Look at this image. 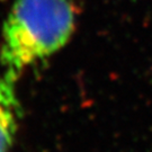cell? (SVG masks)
Returning <instances> with one entry per match:
<instances>
[{
  "instance_id": "cell-1",
  "label": "cell",
  "mask_w": 152,
  "mask_h": 152,
  "mask_svg": "<svg viewBox=\"0 0 152 152\" xmlns=\"http://www.w3.org/2000/svg\"><path fill=\"white\" fill-rule=\"evenodd\" d=\"M76 14L70 0H15L2 29L0 63L16 81L23 71L70 39Z\"/></svg>"
},
{
  "instance_id": "cell-2",
  "label": "cell",
  "mask_w": 152,
  "mask_h": 152,
  "mask_svg": "<svg viewBox=\"0 0 152 152\" xmlns=\"http://www.w3.org/2000/svg\"><path fill=\"white\" fill-rule=\"evenodd\" d=\"M20 118V105L15 80L0 77V152H8L14 142Z\"/></svg>"
}]
</instances>
